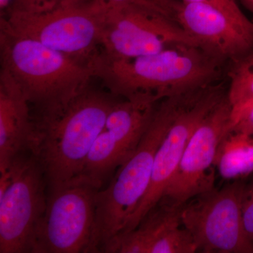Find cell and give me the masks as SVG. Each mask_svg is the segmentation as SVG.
I'll use <instances>...</instances> for the list:
<instances>
[{"label":"cell","instance_id":"1","mask_svg":"<svg viewBox=\"0 0 253 253\" xmlns=\"http://www.w3.org/2000/svg\"><path fill=\"white\" fill-rule=\"evenodd\" d=\"M224 62L201 46L181 44L131 59L98 52L88 65L113 94L124 99L145 95L161 101L217 83Z\"/></svg>","mask_w":253,"mask_h":253},{"label":"cell","instance_id":"2","mask_svg":"<svg viewBox=\"0 0 253 253\" xmlns=\"http://www.w3.org/2000/svg\"><path fill=\"white\" fill-rule=\"evenodd\" d=\"M119 96L89 88L54 117L34 120L29 152L41 165L48 191L81 174L86 157Z\"/></svg>","mask_w":253,"mask_h":253},{"label":"cell","instance_id":"3","mask_svg":"<svg viewBox=\"0 0 253 253\" xmlns=\"http://www.w3.org/2000/svg\"><path fill=\"white\" fill-rule=\"evenodd\" d=\"M0 56L1 68L21 88L33 108L34 120L47 119L62 112L94 78L88 63L1 31Z\"/></svg>","mask_w":253,"mask_h":253},{"label":"cell","instance_id":"4","mask_svg":"<svg viewBox=\"0 0 253 253\" xmlns=\"http://www.w3.org/2000/svg\"><path fill=\"white\" fill-rule=\"evenodd\" d=\"M183 94L160 101L136 151L118 168L106 189L98 191L91 253H101L126 229L149 189L155 157L180 106Z\"/></svg>","mask_w":253,"mask_h":253},{"label":"cell","instance_id":"5","mask_svg":"<svg viewBox=\"0 0 253 253\" xmlns=\"http://www.w3.org/2000/svg\"><path fill=\"white\" fill-rule=\"evenodd\" d=\"M105 0H68L41 13L8 12L0 31L41 43L86 63L100 45Z\"/></svg>","mask_w":253,"mask_h":253},{"label":"cell","instance_id":"6","mask_svg":"<svg viewBox=\"0 0 253 253\" xmlns=\"http://www.w3.org/2000/svg\"><path fill=\"white\" fill-rule=\"evenodd\" d=\"M47 196L44 171L28 151L0 172V253H31Z\"/></svg>","mask_w":253,"mask_h":253},{"label":"cell","instance_id":"7","mask_svg":"<svg viewBox=\"0 0 253 253\" xmlns=\"http://www.w3.org/2000/svg\"><path fill=\"white\" fill-rule=\"evenodd\" d=\"M99 190L77 177L48 191L46 211L37 227L31 253H91Z\"/></svg>","mask_w":253,"mask_h":253},{"label":"cell","instance_id":"8","mask_svg":"<svg viewBox=\"0 0 253 253\" xmlns=\"http://www.w3.org/2000/svg\"><path fill=\"white\" fill-rule=\"evenodd\" d=\"M181 44L202 47L172 19L135 5L106 1L100 45L107 57L134 59Z\"/></svg>","mask_w":253,"mask_h":253},{"label":"cell","instance_id":"9","mask_svg":"<svg viewBox=\"0 0 253 253\" xmlns=\"http://www.w3.org/2000/svg\"><path fill=\"white\" fill-rule=\"evenodd\" d=\"M245 184L234 181L197 195L182 205L183 225L197 251L205 253H253L243 223Z\"/></svg>","mask_w":253,"mask_h":253},{"label":"cell","instance_id":"10","mask_svg":"<svg viewBox=\"0 0 253 253\" xmlns=\"http://www.w3.org/2000/svg\"><path fill=\"white\" fill-rule=\"evenodd\" d=\"M226 94L221 83L201 86L183 94L177 114L156 152L147 192L121 233L136 228L146 213L161 201L195 129Z\"/></svg>","mask_w":253,"mask_h":253},{"label":"cell","instance_id":"11","mask_svg":"<svg viewBox=\"0 0 253 253\" xmlns=\"http://www.w3.org/2000/svg\"><path fill=\"white\" fill-rule=\"evenodd\" d=\"M159 102L149 96L119 100L96 137L78 177L101 189L109 176L134 154Z\"/></svg>","mask_w":253,"mask_h":253},{"label":"cell","instance_id":"12","mask_svg":"<svg viewBox=\"0 0 253 253\" xmlns=\"http://www.w3.org/2000/svg\"><path fill=\"white\" fill-rule=\"evenodd\" d=\"M232 106L227 94L199 123L162 199L177 205L213 189L214 158L219 143L230 129Z\"/></svg>","mask_w":253,"mask_h":253},{"label":"cell","instance_id":"13","mask_svg":"<svg viewBox=\"0 0 253 253\" xmlns=\"http://www.w3.org/2000/svg\"><path fill=\"white\" fill-rule=\"evenodd\" d=\"M176 21L204 49L234 61L253 51V23L214 5L181 0Z\"/></svg>","mask_w":253,"mask_h":253},{"label":"cell","instance_id":"14","mask_svg":"<svg viewBox=\"0 0 253 253\" xmlns=\"http://www.w3.org/2000/svg\"><path fill=\"white\" fill-rule=\"evenodd\" d=\"M182 205L161 199L132 230L110 240L104 253H194L192 236L183 225Z\"/></svg>","mask_w":253,"mask_h":253},{"label":"cell","instance_id":"15","mask_svg":"<svg viewBox=\"0 0 253 253\" xmlns=\"http://www.w3.org/2000/svg\"><path fill=\"white\" fill-rule=\"evenodd\" d=\"M34 119L31 105L14 78L0 70V172L29 151Z\"/></svg>","mask_w":253,"mask_h":253},{"label":"cell","instance_id":"16","mask_svg":"<svg viewBox=\"0 0 253 253\" xmlns=\"http://www.w3.org/2000/svg\"><path fill=\"white\" fill-rule=\"evenodd\" d=\"M214 166L223 179L241 181L253 173V134L229 130L222 138Z\"/></svg>","mask_w":253,"mask_h":253},{"label":"cell","instance_id":"17","mask_svg":"<svg viewBox=\"0 0 253 253\" xmlns=\"http://www.w3.org/2000/svg\"><path fill=\"white\" fill-rule=\"evenodd\" d=\"M231 61L227 97L235 109L253 99V51Z\"/></svg>","mask_w":253,"mask_h":253},{"label":"cell","instance_id":"18","mask_svg":"<svg viewBox=\"0 0 253 253\" xmlns=\"http://www.w3.org/2000/svg\"><path fill=\"white\" fill-rule=\"evenodd\" d=\"M109 4H131L154 11L173 21H176V15L181 1L178 0H106Z\"/></svg>","mask_w":253,"mask_h":253},{"label":"cell","instance_id":"19","mask_svg":"<svg viewBox=\"0 0 253 253\" xmlns=\"http://www.w3.org/2000/svg\"><path fill=\"white\" fill-rule=\"evenodd\" d=\"M66 1L68 0H12L4 14L8 12L41 14L54 9Z\"/></svg>","mask_w":253,"mask_h":253},{"label":"cell","instance_id":"20","mask_svg":"<svg viewBox=\"0 0 253 253\" xmlns=\"http://www.w3.org/2000/svg\"><path fill=\"white\" fill-rule=\"evenodd\" d=\"M229 130L253 134V99L239 107L232 109Z\"/></svg>","mask_w":253,"mask_h":253},{"label":"cell","instance_id":"21","mask_svg":"<svg viewBox=\"0 0 253 253\" xmlns=\"http://www.w3.org/2000/svg\"><path fill=\"white\" fill-rule=\"evenodd\" d=\"M241 209L245 232L253 246V180L249 185H245Z\"/></svg>","mask_w":253,"mask_h":253},{"label":"cell","instance_id":"22","mask_svg":"<svg viewBox=\"0 0 253 253\" xmlns=\"http://www.w3.org/2000/svg\"><path fill=\"white\" fill-rule=\"evenodd\" d=\"M184 1L208 3V4L214 5L219 9L224 10L231 14L241 15L244 14L235 0H184Z\"/></svg>","mask_w":253,"mask_h":253},{"label":"cell","instance_id":"23","mask_svg":"<svg viewBox=\"0 0 253 253\" xmlns=\"http://www.w3.org/2000/svg\"><path fill=\"white\" fill-rule=\"evenodd\" d=\"M12 0H0V10H1V16L4 14L6 10L9 9L10 4Z\"/></svg>","mask_w":253,"mask_h":253},{"label":"cell","instance_id":"24","mask_svg":"<svg viewBox=\"0 0 253 253\" xmlns=\"http://www.w3.org/2000/svg\"><path fill=\"white\" fill-rule=\"evenodd\" d=\"M243 4L253 13V0H241Z\"/></svg>","mask_w":253,"mask_h":253}]
</instances>
